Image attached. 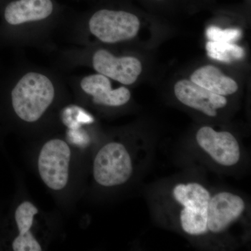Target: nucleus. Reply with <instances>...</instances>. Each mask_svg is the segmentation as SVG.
<instances>
[{
    "mask_svg": "<svg viewBox=\"0 0 251 251\" xmlns=\"http://www.w3.org/2000/svg\"><path fill=\"white\" fill-rule=\"evenodd\" d=\"M211 188L202 180L182 176L167 181L153 195L155 214L162 224L193 243L208 245L207 211Z\"/></svg>",
    "mask_w": 251,
    "mask_h": 251,
    "instance_id": "obj_1",
    "label": "nucleus"
},
{
    "mask_svg": "<svg viewBox=\"0 0 251 251\" xmlns=\"http://www.w3.org/2000/svg\"><path fill=\"white\" fill-rule=\"evenodd\" d=\"M250 206L247 198L228 189H211L207 211L208 245L226 249L247 233Z\"/></svg>",
    "mask_w": 251,
    "mask_h": 251,
    "instance_id": "obj_2",
    "label": "nucleus"
},
{
    "mask_svg": "<svg viewBox=\"0 0 251 251\" xmlns=\"http://www.w3.org/2000/svg\"><path fill=\"white\" fill-rule=\"evenodd\" d=\"M192 145L203 161L219 171H234L244 162L242 142L229 130L202 126L196 130Z\"/></svg>",
    "mask_w": 251,
    "mask_h": 251,
    "instance_id": "obj_3",
    "label": "nucleus"
},
{
    "mask_svg": "<svg viewBox=\"0 0 251 251\" xmlns=\"http://www.w3.org/2000/svg\"><path fill=\"white\" fill-rule=\"evenodd\" d=\"M55 89L52 80L41 73L23 75L11 91L15 113L24 122L38 121L53 102Z\"/></svg>",
    "mask_w": 251,
    "mask_h": 251,
    "instance_id": "obj_4",
    "label": "nucleus"
},
{
    "mask_svg": "<svg viewBox=\"0 0 251 251\" xmlns=\"http://www.w3.org/2000/svg\"><path fill=\"white\" fill-rule=\"evenodd\" d=\"M88 27L91 34L101 42L117 44L138 35L140 21L132 11L105 6L99 8L91 15Z\"/></svg>",
    "mask_w": 251,
    "mask_h": 251,
    "instance_id": "obj_5",
    "label": "nucleus"
},
{
    "mask_svg": "<svg viewBox=\"0 0 251 251\" xmlns=\"http://www.w3.org/2000/svg\"><path fill=\"white\" fill-rule=\"evenodd\" d=\"M133 155L123 143L110 142L99 150L94 161L95 181L104 187L121 186L134 174Z\"/></svg>",
    "mask_w": 251,
    "mask_h": 251,
    "instance_id": "obj_6",
    "label": "nucleus"
},
{
    "mask_svg": "<svg viewBox=\"0 0 251 251\" xmlns=\"http://www.w3.org/2000/svg\"><path fill=\"white\" fill-rule=\"evenodd\" d=\"M71 150L62 140L53 139L44 145L38 161L39 175L48 187L63 189L69 180Z\"/></svg>",
    "mask_w": 251,
    "mask_h": 251,
    "instance_id": "obj_7",
    "label": "nucleus"
},
{
    "mask_svg": "<svg viewBox=\"0 0 251 251\" xmlns=\"http://www.w3.org/2000/svg\"><path fill=\"white\" fill-rule=\"evenodd\" d=\"M92 66L98 74L124 85L134 84L143 72V66L135 57H116L106 50L96 51L92 56Z\"/></svg>",
    "mask_w": 251,
    "mask_h": 251,
    "instance_id": "obj_8",
    "label": "nucleus"
},
{
    "mask_svg": "<svg viewBox=\"0 0 251 251\" xmlns=\"http://www.w3.org/2000/svg\"><path fill=\"white\" fill-rule=\"evenodd\" d=\"M174 94L182 105L211 118L217 117L219 110L228 103L227 97L213 93L186 79L175 83Z\"/></svg>",
    "mask_w": 251,
    "mask_h": 251,
    "instance_id": "obj_9",
    "label": "nucleus"
},
{
    "mask_svg": "<svg viewBox=\"0 0 251 251\" xmlns=\"http://www.w3.org/2000/svg\"><path fill=\"white\" fill-rule=\"evenodd\" d=\"M2 17L10 26L46 21L59 10L54 0H4Z\"/></svg>",
    "mask_w": 251,
    "mask_h": 251,
    "instance_id": "obj_10",
    "label": "nucleus"
},
{
    "mask_svg": "<svg viewBox=\"0 0 251 251\" xmlns=\"http://www.w3.org/2000/svg\"><path fill=\"white\" fill-rule=\"evenodd\" d=\"M80 87L85 94L92 97L94 103L102 106H123L131 98L128 88L125 86L112 88L110 78L98 73L84 77L80 81Z\"/></svg>",
    "mask_w": 251,
    "mask_h": 251,
    "instance_id": "obj_11",
    "label": "nucleus"
},
{
    "mask_svg": "<svg viewBox=\"0 0 251 251\" xmlns=\"http://www.w3.org/2000/svg\"><path fill=\"white\" fill-rule=\"evenodd\" d=\"M191 80L213 93L226 97L233 95L239 90V85L234 79L212 65L198 68L191 74Z\"/></svg>",
    "mask_w": 251,
    "mask_h": 251,
    "instance_id": "obj_12",
    "label": "nucleus"
},
{
    "mask_svg": "<svg viewBox=\"0 0 251 251\" xmlns=\"http://www.w3.org/2000/svg\"><path fill=\"white\" fill-rule=\"evenodd\" d=\"M206 52L211 59L224 62H232L243 58L244 50L233 43L209 41L206 44Z\"/></svg>",
    "mask_w": 251,
    "mask_h": 251,
    "instance_id": "obj_13",
    "label": "nucleus"
},
{
    "mask_svg": "<svg viewBox=\"0 0 251 251\" xmlns=\"http://www.w3.org/2000/svg\"><path fill=\"white\" fill-rule=\"evenodd\" d=\"M62 122L69 129H77L84 125H90L94 122L93 117L80 107L70 105L62 112Z\"/></svg>",
    "mask_w": 251,
    "mask_h": 251,
    "instance_id": "obj_14",
    "label": "nucleus"
},
{
    "mask_svg": "<svg viewBox=\"0 0 251 251\" xmlns=\"http://www.w3.org/2000/svg\"><path fill=\"white\" fill-rule=\"evenodd\" d=\"M39 212L37 208L32 203L23 202L20 204L15 213V219L17 224L20 234L25 233L30 230L34 216Z\"/></svg>",
    "mask_w": 251,
    "mask_h": 251,
    "instance_id": "obj_15",
    "label": "nucleus"
},
{
    "mask_svg": "<svg viewBox=\"0 0 251 251\" xmlns=\"http://www.w3.org/2000/svg\"><path fill=\"white\" fill-rule=\"evenodd\" d=\"M206 34L209 41L233 43L242 36V33L239 29H222L216 26H211L206 29Z\"/></svg>",
    "mask_w": 251,
    "mask_h": 251,
    "instance_id": "obj_16",
    "label": "nucleus"
},
{
    "mask_svg": "<svg viewBox=\"0 0 251 251\" xmlns=\"http://www.w3.org/2000/svg\"><path fill=\"white\" fill-rule=\"evenodd\" d=\"M14 251H41L42 250L39 243L31 233L30 230L25 233L19 234L12 244Z\"/></svg>",
    "mask_w": 251,
    "mask_h": 251,
    "instance_id": "obj_17",
    "label": "nucleus"
},
{
    "mask_svg": "<svg viewBox=\"0 0 251 251\" xmlns=\"http://www.w3.org/2000/svg\"><path fill=\"white\" fill-rule=\"evenodd\" d=\"M68 136L71 141L79 145H85L90 140L88 135L81 128L77 129H69Z\"/></svg>",
    "mask_w": 251,
    "mask_h": 251,
    "instance_id": "obj_18",
    "label": "nucleus"
},
{
    "mask_svg": "<svg viewBox=\"0 0 251 251\" xmlns=\"http://www.w3.org/2000/svg\"><path fill=\"white\" fill-rule=\"evenodd\" d=\"M150 2L155 3V4H166L169 2L170 0H147Z\"/></svg>",
    "mask_w": 251,
    "mask_h": 251,
    "instance_id": "obj_19",
    "label": "nucleus"
},
{
    "mask_svg": "<svg viewBox=\"0 0 251 251\" xmlns=\"http://www.w3.org/2000/svg\"><path fill=\"white\" fill-rule=\"evenodd\" d=\"M4 0H0V4H3V2H4Z\"/></svg>",
    "mask_w": 251,
    "mask_h": 251,
    "instance_id": "obj_20",
    "label": "nucleus"
}]
</instances>
